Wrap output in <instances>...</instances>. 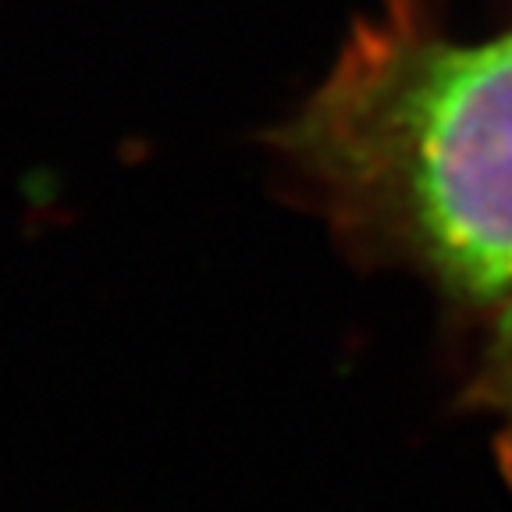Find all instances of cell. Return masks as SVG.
Instances as JSON below:
<instances>
[{"mask_svg": "<svg viewBox=\"0 0 512 512\" xmlns=\"http://www.w3.org/2000/svg\"><path fill=\"white\" fill-rule=\"evenodd\" d=\"M271 146L349 235L456 296L512 292V29L459 43L388 0Z\"/></svg>", "mask_w": 512, "mask_h": 512, "instance_id": "6da1fadb", "label": "cell"}, {"mask_svg": "<svg viewBox=\"0 0 512 512\" xmlns=\"http://www.w3.org/2000/svg\"><path fill=\"white\" fill-rule=\"evenodd\" d=\"M495 324H491L484 367H480V399L505 431V445L512 452V292L498 299Z\"/></svg>", "mask_w": 512, "mask_h": 512, "instance_id": "7a4b0ae2", "label": "cell"}]
</instances>
